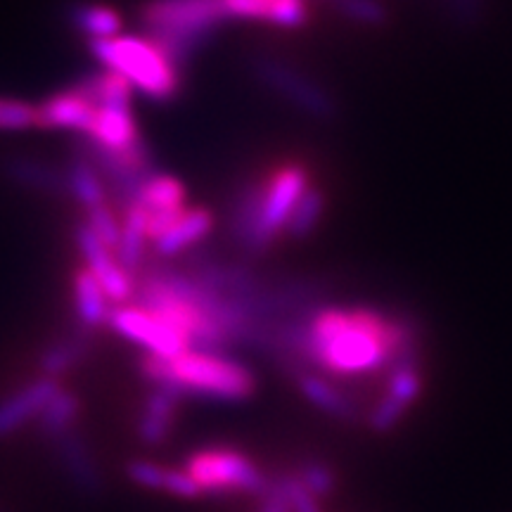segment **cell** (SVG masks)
Returning <instances> with one entry per match:
<instances>
[{
    "mask_svg": "<svg viewBox=\"0 0 512 512\" xmlns=\"http://www.w3.org/2000/svg\"><path fill=\"white\" fill-rule=\"evenodd\" d=\"M309 188V171L302 164H285L264 178V200H261L259 226H256L254 256L266 254L280 235L302 192Z\"/></svg>",
    "mask_w": 512,
    "mask_h": 512,
    "instance_id": "7",
    "label": "cell"
},
{
    "mask_svg": "<svg viewBox=\"0 0 512 512\" xmlns=\"http://www.w3.org/2000/svg\"><path fill=\"white\" fill-rule=\"evenodd\" d=\"M140 373L152 387L174 389L181 399L240 403L256 392L252 370L216 351L188 349L174 358L145 356Z\"/></svg>",
    "mask_w": 512,
    "mask_h": 512,
    "instance_id": "2",
    "label": "cell"
},
{
    "mask_svg": "<svg viewBox=\"0 0 512 512\" xmlns=\"http://www.w3.org/2000/svg\"><path fill=\"white\" fill-rule=\"evenodd\" d=\"M64 197L79 204L83 211L110 202V192H107V185L98 174V169L76 152L64 164Z\"/></svg>",
    "mask_w": 512,
    "mask_h": 512,
    "instance_id": "19",
    "label": "cell"
},
{
    "mask_svg": "<svg viewBox=\"0 0 512 512\" xmlns=\"http://www.w3.org/2000/svg\"><path fill=\"white\" fill-rule=\"evenodd\" d=\"M411 344V330L384 323L370 311H313L304 323L302 363L313 361L332 373H363L380 366L389 351Z\"/></svg>",
    "mask_w": 512,
    "mask_h": 512,
    "instance_id": "1",
    "label": "cell"
},
{
    "mask_svg": "<svg viewBox=\"0 0 512 512\" xmlns=\"http://www.w3.org/2000/svg\"><path fill=\"white\" fill-rule=\"evenodd\" d=\"M83 223H86V226L93 230L95 238L105 242L107 247H117L121 233V214L114 209L112 202L98 204V207L83 211Z\"/></svg>",
    "mask_w": 512,
    "mask_h": 512,
    "instance_id": "26",
    "label": "cell"
},
{
    "mask_svg": "<svg viewBox=\"0 0 512 512\" xmlns=\"http://www.w3.org/2000/svg\"><path fill=\"white\" fill-rule=\"evenodd\" d=\"M214 228V216L204 207H185L157 238H152L150 249L162 259L181 256L207 238Z\"/></svg>",
    "mask_w": 512,
    "mask_h": 512,
    "instance_id": "13",
    "label": "cell"
},
{
    "mask_svg": "<svg viewBox=\"0 0 512 512\" xmlns=\"http://www.w3.org/2000/svg\"><path fill=\"white\" fill-rule=\"evenodd\" d=\"M36 126V105L17 98H0V131L19 133Z\"/></svg>",
    "mask_w": 512,
    "mask_h": 512,
    "instance_id": "28",
    "label": "cell"
},
{
    "mask_svg": "<svg viewBox=\"0 0 512 512\" xmlns=\"http://www.w3.org/2000/svg\"><path fill=\"white\" fill-rule=\"evenodd\" d=\"M323 214H325L323 190L309 185V188L302 192V197H299L297 204H294L290 221H287L285 226V235L290 240H306L313 230L320 226Z\"/></svg>",
    "mask_w": 512,
    "mask_h": 512,
    "instance_id": "25",
    "label": "cell"
},
{
    "mask_svg": "<svg viewBox=\"0 0 512 512\" xmlns=\"http://www.w3.org/2000/svg\"><path fill=\"white\" fill-rule=\"evenodd\" d=\"M226 22L230 17L223 0H145L140 5L145 36L181 74Z\"/></svg>",
    "mask_w": 512,
    "mask_h": 512,
    "instance_id": "3",
    "label": "cell"
},
{
    "mask_svg": "<svg viewBox=\"0 0 512 512\" xmlns=\"http://www.w3.org/2000/svg\"><path fill=\"white\" fill-rule=\"evenodd\" d=\"M67 19L76 34L93 41H107L121 34V15L110 5L102 3H74L67 10Z\"/></svg>",
    "mask_w": 512,
    "mask_h": 512,
    "instance_id": "21",
    "label": "cell"
},
{
    "mask_svg": "<svg viewBox=\"0 0 512 512\" xmlns=\"http://www.w3.org/2000/svg\"><path fill=\"white\" fill-rule=\"evenodd\" d=\"M74 242L79 247V254L83 259V268L93 275L107 292L110 302L114 304H131L133 290H136V280L133 275L124 271L119 264L114 249H110L105 242L93 235V230L86 223L79 221L74 228Z\"/></svg>",
    "mask_w": 512,
    "mask_h": 512,
    "instance_id": "9",
    "label": "cell"
},
{
    "mask_svg": "<svg viewBox=\"0 0 512 512\" xmlns=\"http://www.w3.org/2000/svg\"><path fill=\"white\" fill-rule=\"evenodd\" d=\"M95 119V105L79 88L69 86L64 91L50 95L36 105V126L53 128V131H69L74 136H88Z\"/></svg>",
    "mask_w": 512,
    "mask_h": 512,
    "instance_id": "11",
    "label": "cell"
},
{
    "mask_svg": "<svg viewBox=\"0 0 512 512\" xmlns=\"http://www.w3.org/2000/svg\"><path fill=\"white\" fill-rule=\"evenodd\" d=\"M72 297H74V313L79 320L81 330H98L110 320L112 306L107 292L93 278L86 268H79L72 278Z\"/></svg>",
    "mask_w": 512,
    "mask_h": 512,
    "instance_id": "20",
    "label": "cell"
},
{
    "mask_svg": "<svg viewBox=\"0 0 512 512\" xmlns=\"http://www.w3.org/2000/svg\"><path fill=\"white\" fill-rule=\"evenodd\" d=\"M484 0H444V8L448 17L463 27H475L479 19L484 17Z\"/></svg>",
    "mask_w": 512,
    "mask_h": 512,
    "instance_id": "33",
    "label": "cell"
},
{
    "mask_svg": "<svg viewBox=\"0 0 512 512\" xmlns=\"http://www.w3.org/2000/svg\"><path fill=\"white\" fill-rule=\"evenodd\" d=\"M283 482V489H285V496H287V503H290V510L292 512H320V505H318V496H313L306 486L299 482V477H283L280 479Z\"/></svg>",
    "mask_w": 512,
    "mask_h": 512,
    "instance_id": "31",
    "label": "cell"
},
{
    "mask_svg": "<svg viewBox=\"0 0 512 512\" xmlns=\"http://www.w3.org/2000/svg\"><path fill=\"white\" fill-rule=\"evenodd\" d=\"M261 200H264V178L247 181L233 192L228 204V235L233 245L247 256H254L256 226H259Z\"/></svg>",
    "mask_w": 512,
    "mask_h": 512,
    "instance_id": "15",
    "label": "cell"
},
{
    "mask_svg": "<svg viewBox=\"0 0 512 512\" xmlns=\"http://www.w3.org/2000/svg\"><path fill=\"white\" fill-rule=\"evenodd\" d=\"M0 171L17 188L50 197H64V166H55L31 155H12L3 159Z\"/></svg>",
    "mask_w": 512,
    "mask_h": 512,
    "instance_id": "17",
    "label": "cell"
},
{
    "mask_svg": "<svg viewBox=\"0 0 512 512\" xmlns=\"http://www.w3.org/2000/svg\"><path fill=\"white\" fill-rule=\"evenodd\" d=\"M259 512H292L290 503H287L283 482L275 479V482H268V489L261 494V508Z\"/></svg>",
    "mask_w": 512,
    "mask_h": 512,
    "instance_id": "34",
    "label": "cell"
},
{
    "mask_svg": "<svg viewBox=\"0 0 512 512\" xmlns=\"http://www.w3.org/2000/svg\"><path fill=\"white\" fill-rule=\"evenodd\" d=\"M147 249H150V223H147L145 209L133 204L121 214V233L114 254L124 271L133 275L143 271Z\"/></svg>",
    "mask_w": 512,
    "mask_h": 512,
    "instance_id": "18",
    "label": "cell"
},
{
    "mask_svg": "<svg viewBox=\"0 0 512 512\" xmlns=\"http://www.w3.org/2000/svg\"><path fill=\"white\" fill-rule=\"evenodd\" d=\"M124 475L128 482L140 486V489L164 491V494L185 498V501L204 496L202 486L195 482V477H192L188 470H176V467L159 465L155 460H131V463H126L124 467Z\"/></svg>",
    "mask_w": 512,
    "mask_h": 512,
    "instance_id": "14",
    "label": "cell"
},
{
    "mask_svg": "<svg viewBox=\"0 0 512 512\" xmlns=\"http://www.w3.org/2000/svg\"><path fill=\"white\" fill-rule=\"evenodd\" d=\"M252 76L268 91L280 95L287 105L299 110L306 117L318 121H330L337 117V100L332 98L328 88L320 86L311 76H306L302 69L292 67L290 62L278 60L271 55H256L249 62Z\"/></svg>",
    "mask_w": 512,
    "mask_h": 512,
    "instance_id": "5",
    "label": "cell"
},
{
    "mask_svg": "<svg viewBox=\"0 0 512 512\" xmlns=\"http://www.w3.org/2000/svg\"><path fill=\"white\" fill-rule=\"evenodd\" d=\"M339 15L363 27H382L387 22V8L380 0H328Z\"/></svg>",
    "mask_w": 512,
    "mask_h": 512,
    "instance_id": "27",
    "label": "cell"
},
{
    "mask_svg": "<svg viewBox=\"0 0 512 512\" xmlns=\"http://www.w3.org/2000/svg\"><path fill=\"white\" fill-rule=\"evenodd\" d=\"M57 463L67 477V482L79 491L81 496L98 498L105 494V472H102L100 460L95 458L91 444L72 430L53 441Z\"/></svg>",
    "mask_w": 512,
    "mask_h": 512,
    "instance_id": "10",
    "label": "cell"
},
{
    "mask_svg": "<svg viewBox=\"0 0 512 512\" xmlns=\"http://www.w3.org/2000/svg\"><path fill=\"white\" fill-rule=\"evenodd\" d=\"M88 337L86 335H69L57 339L55 344L43 351L38 358V370L41 377H50V380H60L62 375H67L69 370L79 366V363L88 354Z\"/></svg>",
    "mask_w": 512,
    "mask_h": 512,
    "instance_id": "23",
    "label": "cell"
},
{
    "mask_svg": "<svg viewBox=\"0 0 512 512\" xmlns=\"http://www.w3.org/2000/svg\"><path fill=\"white\" fill-rule=\"evenodd\" d=\"M79 411H81L79 396L69 392V389L60 387L53 394V399L46 403V408H43L41 415H38L36 420L38 430H41V434L48 441L60 439L62 434L74 430V422L79 418Z\"/></svg>",
    "mask_w": 512,
    "mask_h": 512,
    "instance_id": "24",
    "label": "cell"
},
{
    "mask_svg": "<svg viewBox=\"0 0 512 512\" xmlns=\"http://www.w3.org/2000/svg\"><path fill=\"white\" fill-rule=\"evenodd\" d=\"M185 470L195 477L204 494H238L261 496L268 489V479L247 456L230 448H209L195 453L185 465Z\"/></svg>",
    "mask_w": 512,
    "mask_h": 512,
    "instance_id": "6",
    "label": "cell"
},
{
    "mask_svg": "<svg viewBox=\"0 0 512 512\" xmlns=\"http://www.w3.org/2000/svg\"><path fill=\"white\" fill-rule=\"evenodd\" d=\"M299 482L311 491L313 496H328L335 489V475L323 463H306L299 470Z\"/></svg>",
    "mask_w": 512,
    "mask_h": 512,
    "instance_id": "30",
    "label": "cell"
},
{
    "mask_svg": "<svg viewBox=\"0 0 512 512\" xmlns=\"http://www.w3.org/2000/svg\"><path fill=\"white\" fill-rule=\"evenodd\" d=\"M294 380H297V387L304 399L313 403L318 411L328 413L332 418L339 420H349L356 415L354 406H351L347 396L339 392L337 387H332V384L328 380H323L320 375L306 373V370H294Z\"/></svg>",
    "mask_w": 512,
    "mask_h": 512,
    "instance_id": "22",
    "label": "cell"
},
{
    "mask_svg": "<svg viewBox=\"0 0 512 512\" xmlns=\"http://www.w3.org/2000/svg\"><path fill=\"white\" fill-rule=\"evenodd\" d=\"M107 325L119 337L145 349L147 356L174 358L190 349V339L181 330L136 304H121L117 309H112Z\"/></svg>",
    "mask_w": 512,
    "mask_h": 512,
    "instance_id": "8",
    "label": "cell"
},
{
    "mask_svg": "<svg viewBox=\"0 0 512 512\" xmlns=\"http://www.w3.org/2000/svg\"><path fill=\"white\" fill-rule=\"evenodd\" d=\"M91 55L102 69L121 76L133 93L147 100L169 102L181 88V72L147 36L119 34L107 41H93Z\"/></svg>",
    "mask_w": 512,
    "mask_h": 512,
    "instance_id": "4",
    "label": "cell"
},
{
    "mask_svg": "<svg viewBox=\"0 0 512 512\" xmlns=\"http://www.w3.org/2000/svg\"><path fill=\"white\" fill-rule=\"evenodd\" d=\"M309 19L306 0H271V12H268V24L283 29H297Z\"/></svg>",
    "mask_w": 512,
    "mask_h": 512,
    "instance_id": "29",
    "label": "cell"
},
{
    "mask_svg": "<svg viewBox=\"0 0 512 512\" xmlns=\"http://www.w3.org/2000/svg\"><path fill=\"white\" fill-rule=\"evenodd\" d=\"M57 389H60L57 380L38 377L0 399V439H8L22 427H27L29 422H36Z\"/></svg>",
    "mask_w": 512,
    "mask_h": 512,
    "instance_id": "12",
    "label": "cell"
},
{
    "mask_svg": "<svg viewBox=\"0 0 512 512\" xmlns=\"http://www.w3.org/2000/svg\"><path fill=\"white\" fill-rule=\"evenodd\" d=\"M230 19H245V22H268L271 0H223Z\"/></svg>",
    "mask_w": 512,
    "mask_h": 512,
    "instance_id": "32",
    "label": "cell"
},
{
    "mask_svg": "<svg viewBox=\"0 0 512 512\" xmlns=\"http://www.w3.org/2000/svg\"><path fill=\"white\" fill-rule=\"evenodd\" d=\"M183 399L174 389L166 387H152V392L147 394V399L140 408V418L136 425V437L143 446L155 448L162 446L169 439L171 430H174L178 403Z\"/></svg>",
    "mask_w": 512,
    "mask_h": 512,
    "instance_id": "16",
    "label": "cell"
}]
</instances>
